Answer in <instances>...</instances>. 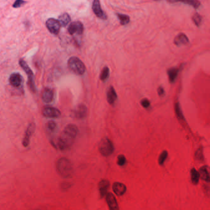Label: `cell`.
<instances>
[{
    "mask_svg": "<svg viewBox=\"0 0 210 210\" xmlns=\"http://www.w3.org/2000/svg\"><path fill=\"white\" fill-rule=\"evenodd\" d=\"M78 133V129L75 124L67 125L60 134L56 145L62 151L69 149L73 144Z\"/></svg>",
    "mask_w": 210,
    "mask_h": 210,
    "instance_id": "6da1fadb",
    "label": "cell"
},
{
    "mask_svg": "<svg viewBox=\"0 0 210 210\" xmlns=\"http://www.w3.org/2000/svg\"><path fill=\"white\" fill-rule=\"evenodd\" d=\"M56 170L62 178H70L73 173V164L68 158L62 157L56 163Z\"/></svg>",
    "mask_w": 210,
    "mask_h": 210,
    "instance_id": "7a4b0ae2",
    "label": "cell"
},
{
    "mask_svg": "<svg viewBox=\"0 0 210 210\" xmlns=\"http://www.w3.org/2000/svg\"><path fill=\"white\" fill-rule=\"evenodd\" d=\"M69 69L76 75H82L86 71V67L84 63L76 57H72L68 60Z\"/></svg>",
    "mask_w": 210,
    "mask_h": 210,
    "instance_id": "3957f363",
    "label": "cell"
},
{
    "mask_svg": "<svg viewBox=\"0 0 210 210\" xmlns=\"http://www.w3.org/2000/svg\"><path fill=\"white\" fill-rule=\"evenodd\" d=\"M99 151L101 155L104 157L111 155L115 151L113 142L107 137L103 138L99 143Z\"/></svg>",
    "mask_w": 210,
    "mask_h": 210,
    "instance_id": "277c9868",
    "label": "cell"
},
{
    "mask_svg": "<svg viewBox=\"0 0 210 210\" xmlns=\"http://www.w3.org/2000/svg\"><path fill=\"white\" fill-rule=\"evenodd\" d=\"M19 64L20 67L24 69V70L25 72V73H27L28 76V85L30 90L33 93H35L36 90H35V83L33 80V73L32 70L29 67V66L27 64V62L23 59H20L19 60Z\"/></svg>",
    "mask_w": 210,
    "mask_h": 210,
    "instance_id": "5b68a950",
    "label": "cell"
},
{
    "mask_svg": "<svg viewBox=\"0 0 210 210\" xmlns=\"http://www.w3.org/2000/svg\"><path fill=\"white\" fill-rule=\"evenodd\" d=\"M46 25L48 30L51 33L57 35L59 32L61 25L59 20L53 18H50L47 20Z\"/></svg>",
    "mask_w": 210,
    "mask_h": 210,
    "instance_id": "8992f818",
    "label": "cell"
},
{
    "mask_svg": "<svg viewBox=\"0 0 210 210\" xmlns=\"http://www.w3.org/2000/svg\"><path fill=\"white\" fill-rule=\"evenodd\" d=\"M83 31V25L80 21H75V22H72L68 28V32L72 35L74 34L82 35Z\"/></svg>",
    "mask_w": 210,
    "mask_h": 210,
    "instance_id": "52a82bcc",
    "label": "cell"
},
{
    "mask_svg": "<svg viewBox=\"0 0 210 210\" xmlns=\"http://www.w3.org/2000/svg\"><path fill=\"white\" fill-rule=\"evenodd\" d=\"M42 113L46 117L57 118L60 116V111L57 109L50 106H46L42 110Z\"/></svg>",
    "mask_w": 210,
    "mask_h": 210,
    "instance_id": "ba28073f",
    "label": "cell"
},
{
    "mask_svg": "<svg viewBox=\"0 0 210 210\" xmlns=\"http://www.w3.org/2000/svg\"><path fill=\"white\" fill-rule=\"evenodd\" d=\"M35 124L33 123H30L29 125V127L25 131V136L22 141V145L24 147H27L29 146L31 137L33 135L35 131Z\"/></svg>",
    "mask_w": 210,
    "mask_h": 210,
    "instance_id": "9c48e42d",
    "label": "cell"
},
{
    "mask_svg": "<svg viewBox=\"0 0 210 210\" xmlns=\"http://www.w3.org/2000/svg\"><path fill=\"white\" fill-rule=\"evenodd\" d=\"M92 9H93L94 13L96 15L97 17H98L99 18L103 19V20L107 19V15L102 10L100 2L98 1V0H95V1L93 2Z\"/></svg>",
    "mask_w": 210,
    "mask_h": 210,
    "instance_id": "30bf717a",
    "label": "cell"
},
{
    "mask_svg": "<svg viewBox=\"0 0 210 210\" xmlns=\"http://www.w3.org/2000/svg\"><path fill=\"white\" fill-rule=\"evenodd\" d=\"M106 202L109 210H120V208L115 196L112 193H108L106 195Z\"/></svg>",
    "mask_w": 210,
    "mask_h": 210,
    "instance_id": "8fae6325",
    "label": "cell"
},
{
    "mask_svg": "<svg viewBox=\"0 0 210 210\" xmlns=\"http://www.w3.org/2000/svg\"><path fill=\"white\" fill-rule=\"evenodd\" d=\"M112 189L117 196H122L127 192V188L125 184L120 182H115L112 185Z\"/></svg>",
    "mask_w": 210,
    "mask_h": 210,
    "instance_id": "7c38bea8",
    "label": "cell"
},
{
    "mask_svg": "<svg viewBox=\"0 0 210 210\" xmlns=\"http://www.w3.org/2000/svg\"><path fill=\"white\" fill-rule=\"evenodd\" d=\"M110 187V182L108 180L102 179L99 183V194L101 198L107 195V191Z\"/></svg>",
    "mask_w": 210,
    "mask_h": 210,
    "instance_id": "4fadbf2b",
    "label": "cell"
},
{
    "mask_svg": "<svg viewBox=\"0 0 210 210\" xmlns=\"http://www.w3.org/2000/svg\"><path fill=\"white\" fill-rule=\"evenodd\" d=\"M22 82V77L19 73H14L9 77V83L13 87H19Z\"/></svg>",
    "mask_w": 210,
    "mask_h": 210,
    "instance_id": "5bb4252c",
    "label": "cell"
},
{
    "mask_svg": "<svg viewBox=\"0 0 210 210\" xmlns=\"http://www.w3.org/2000/svg\"><path fill=\"white\" fill-rule=\"evenodd\" d=\"M198 172L200 178L202 180L207 182H210V168L208 166H203L200 168Z\"/></svg>",
    "mask_w": 210,
    "mask_h": 210,
    "instance_id": "9a60e30c",
    "label": "cell"
},
{
    "mask_svg": "<svg viewBox=\"0 0 210 210\" xmlns=\"http://www.w3.org/2000/svg\"><path fill=\"white\" fill-rule=\"evenodd\" d=\"M54 91L51 88H45L42 93V100L45 103H50L53 100Z\"/></svg>",
    "mask_w": 210,
    "mask_h": 210,
    "instance_id": "2e32d148",
    "label": "cell"
},
{
    "mask_svg": "<svg viewBox=\"0 0 210 210\" xmlns=\"http://www.w3.org/2000/svg\"><path fill=\"white\" fill-rule=\"evenodd\" d=\"M75 117L78 119H83L87 115V107L85 105H80L75 110Z\"/></svg>",
    "mask_w": 210,
    "mask_h": 210,
    "instance_id": "e0dca14e",
    "label": "cell"
},
{
    "mask_svg": "<svg viewBox=\"0 0 210 210\" xmlns=\"http://www.w3.org/2000/svg\"><path fill=\"white\" fill-rule=\"evenodd\" d=\"M188 39L187 36L184 33L179 34L174 40V43L177 46L185 45L188 43Z\"/></svg>",
    "mask_w": 210,
    "mask_h": 210,
    "instance_id": "ac0fdd59",
    "label": "cell"
},
{
    "mask_svg": "<svg viewBox=\"0 0 210 210\" xmlns=\"http://www.w3.org/2000/svg\"><path fill=\"white\" fill-rule=\"evenodd\" d=\"M107 99L108 102L110 105H113L117 99V94L113 86H110L109 89L107 94Z\"/></svg>",
    "mask_w": 210,
    "mask_h": 210,
    "instance_id": "d6986e66",
    "label": "cell"
},
{
    "mask_svg": "<svg viewBox=\"0 0 210 210\" xmlns=\"http://www.w3.org/2000/svg\"><path fill=\"white\" fill-rule=\"evenodd\" d=\"M59 21L61 25L67 26L70 22V17L67 13H64L59 16Z\"/></svg>",
    "mask_w": 210,
    "mask_h": 210,
    "instance_id": "ffe728a7",
    "label": "cell"
},
{
    "mask_svg": "<svg viewBox=\"0 0 210 210\" xmlns=\"http://www.w3.org/2000/svg\"><path fill=\"white\" fill-rule=\"evenodd\" d=\"M191 175L192 182L195 185L198 184L200 178L199 172L197 171L195 168H192V170H191Z\"/></svg>",
    "mask_w": 210,
    "mask_h": 210,
    "instance_id": "44dd1931",
    "label": "cell"
},
{
    "mask_svg": "<svg viewBox=\"0 0 210 210\" xmlns=\"http://www.w3.org/2000/svg\"><path fill=\"white\" fill-rule=\"evenodd\" d=\"M178 72L179 70L177 69H170L168 70V75L169 80L171 83H173L175 81L178 75Z\"/></svg>",
    "mask_w": 210,
    "mask_h": 210,
    "instance_id": "7402d4cb",
    "label": "cell"
},
{
    "mask_svg": "<svg viewBox=\"0 0 210 210\" xmlns=\"http://www.w3.org/2000/svg\"><path fill=\"white\" fill-rule=\"evenodd\" d=\"M117 17H118L120 24L123 25H125L128 24L130 21V18L128 15L126 14H117Z\"/></svg>",
    "mask_w": 210,
    "mask_h": 210,
    "instance_id": "603a6c76",
    "label": "cell"
},
{
    "mask_svg": "<svg viewBox=\"0 0 210 210\" xmlns=\"http://www.w3.org/2000/svg\"><path fill=\"white\" fill-rule=\"evenodd\" d=\"M109 76V69L107 67H105L100 73V78L102 81H106Z\"/></svg>",
    "mask_w": 210,
    "mask_h": 210,
    "instance_id": "cb8c5ba5",
    "label": "cell"
},
{
    "mask_svg": "<svg viewBox=\"0 0 210 210\" xmlns=\"http://www.w3.org/2000/svg\"><path fill=\"white\" fill-rule=\"evenodd\" d=\"M56 124L54 121H49V122H48L47 124H46V130L48 131V132L51 134L53 132L55 131L56 129Z\"/></svg>",
    "mask_w": 210,
    "mask_h": 210,
    "instance_id": "d4e9b609",
    "label": "cell"
},
{
    "mask_svg": "<svg viewBox=\"0 0 210 210\" xmlns=\"http://www.w3.org/2000/svg\"><path fill=\"white\" fill-rule=\"evenodd\" d=\"M168 152L166 151H164L161 152V154L159 156V158H158V163H159V164L162 166L164 164L167 157H168Z\"/></svg>",
    "mask_w": 210,
    "mask_h": 210,
    "instance_id": "484cf974",
    "label": "cell"
},
{
    "mask_svg": "<svg viewBox=\"0 0 210 210\" xmlns=\"http://www.w3.org/2000/svg\"><path fill=\"white\" fill-rule=\"evenodd\" d=\"M181 2L189 5L195 9L198 8L200 5V3L198 1H195V0H187V1H182Z\"/></svg>",
    "mask_w": 210,
    "mask_h": 210,
    "instance_id": "4316f807",
    "label": "cell"
},
{
    "mask_svg": "<svg viewBox=\"0 0 210 210\" xmlns=\"http://www.w3.org/2000/svg\"><path fill=\"white\" fill-rule=\"evenodd\" d=\"M192 20H193V22L197 26H200L202 20V17L198 13H195L192 17Z\"/></svg>",
    "mask_w": 210,
    "mask_h": 210,
    "instance_id": "83f0119b",
    "label": "cell"
},
{
    "mask_svg": "<svg viewBox=\"0 0 210 210\" xmlns=\"http://www.w3.org/2000/svg\"><path fill=\"white\" fill-rule=\"evenodd\" d=\"M127 158H126L125 156L124 155H118L117 158V164L120 166H123L127 164Z\"/></svg>",
    "mask_w": 210,
    "mask_h": 210,
    "instance_id": "f1b7e54d",
    "label": "cell"
},
{
    "mask_svg": "<svg viewBox=\"0 0 210 210\" xmlns=\"http://www.w3.org/2000/svg\"><path fill=\"white\" fill-rule=\"evenodd\" d=\"M196 160L198 161H203L204 160V156H203V149L202 148H199L195 152V155Z\"/></svg>",
    "mask_w": 210,
    "mask_h": 210,
    "instance_id": "f546056e",
    "label": "cell"
},
{
    "mask_svg": "<svg viewBox=\"0 0 210 210\" xmlns=\"http://www.w3.org/2000/svg\"><path fill=\"white\" fill-rule=\"evenodd\" d=\"M175 110H176V113L177 116L178 117V118L179 119H184V116H183V114H182V110L181 109V107H180V106H179V103H177L176 104Z\"/></svg>",
    "mask_w": 210,
    "mask_h": 210,
    "instance_id": "4dcf8cb0",
    "label": "cell"
},
{
    "mask_svg": "<svg viewBox=\"0 0 210 210\" xmlns=\"http://www.w3.org/2000/svg\"><path fill=\"white\" fill-rule=\"evenodd\" d=\"M26 3V2L25 1H22V0H17V1H15L12 6L13 8H20L24 4Z\"/></svg>",
    "mask_w": 210,
    "mask_h": 210,
    "instance_id": "1f68e13d",
    "label": "cell"
},
{
    "mask_svg": "<svg viewBox=\"0 0 210 210\" xmlns=\"http://www.w3.org/2000/svg\"><path fill=\"white\" fill-rule=\"evenodd\" d=\"M141 105L142 106L144 107V108H148L150 106V102L148 99H144L141 100Z\"/></svg>",
    "mask_w": 210,
    "mask_h": 210,
    "instance_id": "d6a6232c",
    "label": "cell"
},
{
    "mask_svg": "<svg viewBox=\"0 0 210 210\" xmlns=\"http://www.w3.org/2000/svg\"><path fill=\"white\" fill-rule=\"evenodd\" d=\"M70 187V184L69 182H64L62 184V189H67Z\"/></svg>",
    "mask_w": 210,
    "mask_h": 210,
    "instance_id": "836d02e7",
    "label": "cell"
},
{
    "mask_svg": "<svg viewBox=\"0 0 210 210\" xmlns=\"http://www.w3.org/2000/svg\"><path fill=\"white\" fill-rule=\"evenodd\" d=\"M158 93L160 96H163L164 95V90L162 87H159L158 89Z\"/></svg>",
    "mask_w": 210,
    "mask_h": 210,
    "instance_id": "e575fe53",
    "label": "cell"
},
{
    "mask_svg": "<svg viewBox=\"0 0 210 210\" xmlns=\"http://www.w3.org/2000/svg\"><path fill=\"white\" fill-rule=\"evenodd\" d=\"M36 210H39V209H36Z\"/></svg>",
    "mask_w": 210,
    "mask_h": 210,
    "instance_id": "d590c367",
    "label": "cell"
}]
</instances>
